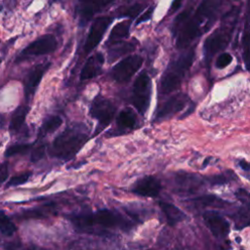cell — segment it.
Wrapping results in <instances>:
<instances>
[{
    "mask_svg": "<svg viewBox=\"0 0 250 250\" xmlns=\"http://www.w3.org/2000/svg\"><path fill=\"white\" fill-rule=\"evenodd\" d=\"M218 1H204L195 10L192 16L185 21L177 32L176 46L179 49H185L191 42L200 36L212 24L216 12L220 6Z\"/></svg>",
    "mask_w": 250,
    "mask_h": 250,
    "instance_id": "6da1fadb",
    "label": "cell"
},
{
    "mask_svg": "<svg viewBox=\"0 0 250 250\" xmlns=\"http://www.w3.org/2000/svg\"><path fill=\"white\" fill-rule=\"evenodd\" d=\"M194 56V49L191 48L169 62L160 79V96L168 95L180 87L192 65Z\"/></svg>",
    "mask_w": 250,
    "mask_h": 250,
    "instance_id": "7a4b0ae2",
    "label": "cell"
},
{
    "mask_svg": "<svg viewBox=\"0 0 250 250\" xmlns=\"http://www.w3.org/2000/svg\"><path fill=\"white\" fill-rule=\"evenodd\" d=\"M87 133L78 128L71 127L61 133L52 143L50 154L61 160L72 159L88 142Z\"/></svg>",
    "mask_w": 250,
    "mask_h": 250,
    "instance_id": "3957f363",
    "label": "cell"
},
{
    "mask_svg": "<svg viewBox=\"0 0 250 250\" xmlns=\"http://www.w3.org/2000/svg\"><path fill=\"white\" fill-rule=\"evenodd\" d=\"M230 14L231 15L227 19V21L223 22L220 27L214 30L203 43V55L207 63L210 62L212 58L218 52L224 50L231 39L237 19V13H235V10H232Z\"/></svg>",
    "mask_w": 250,
    "mask_h": 250,
    "instance_id": "277c9868",
    "label": "cell"
},
{
    "mask_svg": "<svg viewBox=\"0 0 250 250\" xmlns=\"http://www.w3.org/2000/svg\"><path fill=\"white\" fill-rule=\"evenodd\" d=\"M69 220L79 229L92 228L94 226H102L104 228L126 227L128 223L122 216L111 210L103 209L91 214H79L69 217Z\"/></svg>",
    "mask_w": 250,
    "mask_h": 250,
    "instance_id": "5b68a950",
    "label": "cell"
},
{
    "mask_svg": "<svg viewBox=\"0 0 250 250\" xmlns=\"http://www.w3.org/2000/svg\"><path fill=\"white\" fill-rule=\"evenodd\" d=\"M152 83L150 77L146 72H142L134 81L132 90V104L137 109V111L145 115L151 98Z\"/></svg>",
    "mask_w": 250,
    "mask_h": 250,
    "instance_id": "8992f818",
    "label": "cell"
},
{
    "mask_svg": "<svg viewBox=\"0 0 250 250\" xmlns=\"http://www.w3.org/2000/svg\"><path fill=\"white\" fill-rule=\"evenodd\" d=\"M115 113L116 106L110 100H107L101 96L95 98L90 107L91 117L96 119L98 122L96 130L94 132L95 136L109 125Z\"/></svg>",
    "mask_w": 250,
    "mask_h": 250,
    "instance_id": "52a82bcc",
    "label": "cell"
},
{
    "mask_svg": "<svg viewBox=\"0 0 250 250\" xmlns=\"http://www.w3.org/2000/svg\"><path fill=\"white\" fill-rule=\"evenodd\" d=\"M58 47V41L53 34H44L27 45L18 56L16 62H20L30 58L53 53Z\"/></svg>",
    "mask_w": 250,
    "mask_h": 250,
    "instance_id": "ba28073f",
    "label": "cell"
},
{
    "mask_svg": "<svg viewBox=\"0 0 250 250\" xmlns=\"http://www.w3.org/2000/svg\"><path fill=\"white\" fill-rule=\"evenodd\" d=\"M143 64V58L139 55H130L119 62H117L111 69L110 75L117 83L128 82L133 75L140 69Z\"/></svg>",
    "mask_w": 250,
    "mask_h": 250,
    "instance_id": "9c48e42d",
    "label": "cell"
},
{
    "mask_svg": "<svg viewBox=\"0 0 250 250\" xmlns=\"http://www.w3.org/2000/svg\"><path fill=\"white\" fill-rule=\"evenodd\" d=\"M113 20L114 18L110 16L98 17L94 20L84 44V53L86 55L90 54L97 48Z\"/></svg>",
    "mask_w": 250,
    "mask_h": 250,
    "instance_id": "30bf717a",
    "label": "cell"
},
{
    "mask_svg": "<svg viewBox=\"0 0 250 250\" xmlns=\"http://www.w3.org/2000/svg\"><path fill=\"white\" fill-rule=\"evenodd\" d=\"M189 102V97L185 93H178L170 97L162 105H160L154 114V121L168 119L178 112L184 110Z\"/></svg>",
    "mask_w": 250,
    "mask_h": 250,
    "instance_id": "8fae6325",
    "label": "cell"
},
{
    "mask_svg": "<svg viewBox=\"0 0 250 250\" xmlns=\"http://www.w3.org/2000/svg\"><path fill=\"white\" fill-rule=\"evenodd\" d=\"M51 62H45L35 65L27 74L24 81V96L28 101L34 95L39 83L41 82L44 74L50 67Z\"/></svg>",
    "mask_w": 250,
    "mask_h": 250,
    "instance_id": "7c38bea8",
    "label": "cell"
},
{
    "mask_svg": "<svg viewBox=\"0 0 250 250\" xmlns=\"http://www.w3.org/2000/svg\"><path fill=\"white\" fill-rule=\"evenodd\" d=\"M162 187L159 180L153 176H146L139 179L133 186L132 191L144 197H156Z\"/></svg>",
    "mask_w": 250,
    "mask_h": 250,
    "instance_id": "4fadbf2b",
    "label": "cell"
},
{
    "mask_svg": "<svg viewBox=\"0 0 250 250\" xmlns=\"http://www.w3.org/2000/svg\"><path fill=\"white\" fill-rule=\"evenodd\" d=\"M206 226L216 237H225L229 231L228 221L216 212H206L203 214Z\"/></svg>",
    "mask_w": 250,
    "mask_h": 250,
    "instance_id": "5bb4252c",
    "label": "cell"
},
{
    "mask_svg": "<svg viewBox=\"0 0 250 250\" xmlns=\"http://www.w3.org/2000/svg\"><path fill=\"white\" fill-rule=\"evenodd\" d=\"M104 61V58L102 53H96L95 55L89 57L80 71V74H79L80 81L90 80L98 76L103 67Z\"/></svg>",
    "mask_w": 250,
    "mask_h": 250,
    "instance_id": "9a60e30c",
    "label": "cell"
},
{
    "mask_svg": "<svg viewBox=\"0 0 250 250\" xmlns=\"http://www.w3.org/2000/svg\"><path fill=\"white\" fill-rule=\"evenodd\" d=\"M112 4V2H81L77 7L79 15V24L84 26L93 18V16L104 9V7Z\"/></svg>",
    "mask_w": 250,
    "mask_h": 250,
    "instance_id": "2e32d148",
    "label": "cell"
},
{
    "mask_svg": "<svg viewBox=\"0 0 250 250\" xmlns=\"http://www.w3.org/2000/svg\"><path fill=\"white\" fill-rule=\"evenodd\" d=\"M159 207H160L161 211L163 212V214L165 215L166 220L170 226H174V225L182 222L186 218L185 213L181 209H179L177 206H175L174 204H171V203H168L165 201H160Z\"/></svg>",
    "mask_w": 250,
    "mask_h": 250,
    "instance_id": "e0dca14e",
    "label": "cell"
},
{
    "mask_svg": "<svg viewBox=\"0 0 250 250\" xmlns=\"http://www.w3.org/2000/svg\"><path fill=\"white\" fill-rule=\"evenodd\" d=\"M136 124H137V117L133 109L127 107L122 109L118 113L117 119H116V125L118 130H120L121 132L133 130L136 127Z\"/></svg>",
    "mask_w": 250,
    "mask_h": 250,
    "instance_id": "ac0fdd59",
    "label": "cell"
},
{
    "mask_svg": "<svg viewBox=\"0 0 250 250\" xmlns=\"http://www.w3.org/2000/svg\"><path fill=\"white\" fill-rule=\"evenodd\" d=\"M131 26V21L130 20H125L123 21H120L119 23L115 24L113 28L110 31V34L108 36L106 45L109 44H115L118 42H122L123 39L127 38L129 35V30Z\"/></svg>",
    "mask_w": 250,
    "mask_h": 250,
    "instance_id": "d6986e66",
    "label": "cell"
},
{
    "mask_svg": "<svg viewBox=\"0 0 250 250\" xmlns=\"http://www.w3.org/2000/svg\"><path fill=\"white\" fill-rule=\"evenodd\" d=\"M108 48V62H113L123 55L131 53L135 49L133 42H118L107 47Z\"/></svg>",
    "mask_w": 250,
    "mask_h": 250,
    "instance_id": "ffe728a7",
    "label": "cell"
},
{
    "mask_svg": "<svg viewBox=\"0 0 250 250\" xmlns=\"http://www.w3.org/2000/svg\"><path fill=\"white\" fill-rule=\"evenodd\" d=\"M27 112H28V106H25V105L19 106L14 111V113L12 114L10 125H9V129L11 133H16L22 127L25 117L27 115Z\"/></svg>",
    "mask_w": 250,
    "mask_h": 250,
    "instance_id": "44dd1931",
    "label": "cell"
},
{
    "mask_svg": "<svg viewBox=\"0 0 250 250\" xmlns=\"http://www.w3.org/2000/svg\"><path fill=\"white\" fill-rule=\"evenodd\" d=\"M175 182L181 187H188V188H196L199 184L202 183V179H200L195 174L177 173Z\"/></svg>",
    "mask_w": 250,
    "mask_h": 250,
    "instance_id": "7402d4cb",
    "label": "cell"
},
{
    "mask_svg": "<svg viewBox=\"0 0 250 250\" xmlns=\"http://www.w3.org/2000/svg\"><path fill=\"white\" fill-rule=\"evenodd\" d=\"M62 124V119L60 116L56 115V116H51V117L47 118L43 122V124L39 130L38 137L42 138L48 134H51V133L57 131L61 127Z\"/></svg>",
    "mask_w": 250,
    "mask_h": 250,
    "instance_id": "603a6c76",
    "label": "cell"
},
{
    "mask_svg": "<svg viewBox=\"0 0 250 250\" xmlns=\"http://www.w3.org/2000/svg\"><path fill=\"white\" fill-rule=\"evenodd\" d=\"M16 226L11 219L0 210V232L5 236H12L16 232Z\"/></svg>",
    "mask_w": 250,
    "mask_h": 250,
    "instance_id": "cb8c5ba5",
    "label": "cell"
},
{
    "mask_svg": "<svg viewBox=\"0 0 250 250\" xmlns=\"http://www.w3.org/2000/svg\"><path fill=\"white\" fill-rule=\"evenodd\" d=\"M144 9V5L141 3H135L131 6L126 7H120L118 9V13L122 17H129V18H135L137 17Z\"/></svg>",
    "mask_w": 250,
    "mask_h": 250,
    "instance_id": "d4e9b609",
    "label": "cell"
},
{
    "mask_svg": "<svg viewBox=\"0 0 250 250\" xmlns=\"http://www.w3.org/2000/svg\"><path fill=\"white\" fill-rule=\"evenodd\" d=\"M234 178H235V175H233L230 171H229L226 174H220V175L209 177V179L206 181L209 182V184L212 186H222L229 183Z\"/></svg>",
    "mask_w": 250,
    "mask_h": 250,
    "instance_id": "484cf974",
    "label": "cell"
},
{
    "mask_svg": "<svg viewBox=\"0 0 250 250\" xmlns=\"http://www.w3.org/2000/svg\"><path fill=\"white\" fill-rule=\"evenodd\" d=\"M191 14V8H188L186 10H184L182 13H180V15H178L176 17V19L174 20L173 23H172V31L174 33V35L177 34L179 28L185 23V21L189 18Z\"/></svg>",
    "mask_w": 250,
    "mask_h": 250,
    "instance_id": "4316f807",
    "label": "cell"
},
{
    "mask_svg": "<svg viewBox=\"0 0 250 250\" xmlns=\"http://www.w3.org/2000/svg\"><path fill=\"white\" fill-rule=\"evenodd\" d=\"M31 146H32L31 144H17V145L11 146L5 151V156L10 157V156H14L17 154L25 153L31 148Z\"/></svg>",
    "mask_w": 250,
    "mask_h": 250,
    "instance_id": "83f0119b",
    "label": "cell"
},
{
    "mask_svg": "<svg viewBox=\"0 0 250 250\" xmlns=\"http://www.w3.org/2000/svg\"><path fill=\"white\" fill-rule=\"evenodd\" d=\"M195 202L201 204V205H214L217 203V205L219 206H223L226 204L225 201H223L222 199L213 196V195H204V196H200L196 199H194Z\"/></svg>",
    "mask_w": 250,
    "mask_h": 250,
    "instance_id": "f1b7e54d",
    "label": "cell"
},
{
    "mask_svg": "<svg viewBox=\"0 0 250 250\" xmlns=\"http://www.w3.org/2000/svg\"><path fill=\"white\" fill-rule=\"evenodd\" d=\"M50 210H52V207L50 206H45L43 208H39V209H32V210H28L22 213V217L23 218H40V217H44L46 216V214H48L49 212H51Z\"/></svg>",
    "mask_w": 250,
    "mask_h": 250,
    "instance_id": "f546056e",
    "label": "cell"
},
{
    "mask_svg": "<svg viewBox=\"0 0 250 250\" xmlns=\"http://www.w3.org/2000/svg\"><path fill=\"white\" fill-rule=\"evenodd\" d=\"M30 177H31V172H23L20 175L14 176L8 182L7 187H17V186H20V185H23L24 183H26L29 180Z\"/></svg>",
    "mask_w": 250,
    "mask_h": 250,
    "instance_id": "4dcf8cb0",
    "label": "cell"
},
{
    "mask_svg": "<svg viewBox=\"0 0 250 250\" xmlns=\"http://www.w3.org/2000/svg\"><path fill=\"white\" fill-rule=\"evenodd\" d=\"M232 62V56L229 53H222L216 61V67L219 69H223L227 67Z\"/></svg>",
    "mask_w": 250,
    "mask_h": 250,
    "instance_id": "1f68e13d",
    "label": "cell"
},
{
    "mask_svg": "<svg viewBox=\"0 0 250 250\" xmlns=\"http://www.w3.org/2000/svg\"><path fill=\"white\" fill-rule=\"evenodd\" d=\"M248 45H249V29H248V16L246 17V21H245V30H244V36H243V58H244V62L247 66L248 63Z\"/></svg>",
    "mask_w": 250,
    "mask_h": 250,
    "instance_id": "d6a6232c",
    "label": "cell"
},
{
    "mask_svg": "<svg viewBox=\"0 0 250 250\" xmlns=\"http://www.w3.org/2000/svg\"><path fill=\"white\" fill-rule=\"evenodd\" d=\"M46 153V146L45 145H41L37 147H35L32 152H31V156H30V160L32 162H37L39 160H41L44 155Z\"/></svg>",
    "mask_w": 250,
    "mask_h": 250,
    "instance_id": "836d02e7",
    "label": "cell"
},
{
    "mask_svg": "<svg viewBox=\"0 0 250 250\" xmlns=\"http://www.w3.org/2000/svg\"><path fill=\"white\" fill-rule=\"evenodd\" d=\"M152 12H153V7H149L147 8L145 13L142 14V16H140V18L137 20L136 21V25L140 24L141 22H144V21H146L148 20L151 19V15H152Z\"/></svg>",
    "mask_w": 250,
    "mask_h": 250,
    "instance_id": "e575fe53",
    "label": "cell"
},
{
    "mask_svg": "<svg viewBox=\"0 0 250 250\" xmlns=\"http://www.w3.org/2000/svg\"><path fill=\"white\" fill-rule=\"evenodd\" d=\"M8 165L7 163L0 164V186L7 180L8 178Z\"/></svg>",
    "mask_w": 250,
    "mask_h": 250,
    "instance_id": "d590c367",
    "label": "cell"
},
{
    "mask_svg": "<svg viewBox=\"0 0 250 250\" xmlns=\"http://www.w3.org/2000/svg\"><path fill=\"white\" fill-rule=\"evenodd\" d=\"M238 165H239V167H240L243 171H245V172H249V164H248V162H247L245 159H241V160H239Z\"/></svg>",
    "mask_w": 250,
    "mask_h": 250,
    "instance_id": "8d00e7d4",
    "label": "cell"
},
{
    "mask_svg": "<svg viewBox=\"0 0 250 250\" xmlns=\"http://www.w3.org/2000/svg\"><path fill=\"white\" fill-rule=\"evenodd\" d=\"M17 246L14 243H4L3 246L0 247V250H16Z\"/></svg>",
    "mask_w": 250,
    "mask_h": 250,
    "instance_id": "74e56055",
    "label": "cell"
},
{
    "mask_svg": "<svg viewBox=\"0 0 250 250\" xmlns=\"http://www.w3.org/2000/svg\"><path fill=\"white\" fill-rule=\"evenodd\" d=\"M181 5H182V2L181 1H175V2H173V4H172V12H174V11H176V10H178L180 7H181Z\"/></svg>",
    "mask_w": 250,
    "mask_h": 250,
    "instance_id": "f35d334b",
    "label": "cell"
},
{
    "mask_svg": "<svg viewBox=\"0 0 250 250\" xmlns=\"http://www.w3.org/2000/svg\"><path fill=\"white\" fill-rule=\"evenodd\" d=\"M26 250H45V249L40 248V247H37V246H30V247H28Z\"/></svg>",
    "mask_w": 250,
    "mask_h": 250,
    "instance_id": "ab89813d",
    "label": "cell"
},
{
    "mask_svg": "<svg viewBox=\"0 0 250 250\" xmlns=\"http://www.w3.org/2000/svg\"><path fill=\"white\" fill-rule=\"evenodd\" d=\"M147 250H152V249H147Z\"/></svg>",
    "mask_w": 250,
    "mask_h": 250,
    "instance_id": "60d3db41",
    "label": "cell"
}]
</instances>
